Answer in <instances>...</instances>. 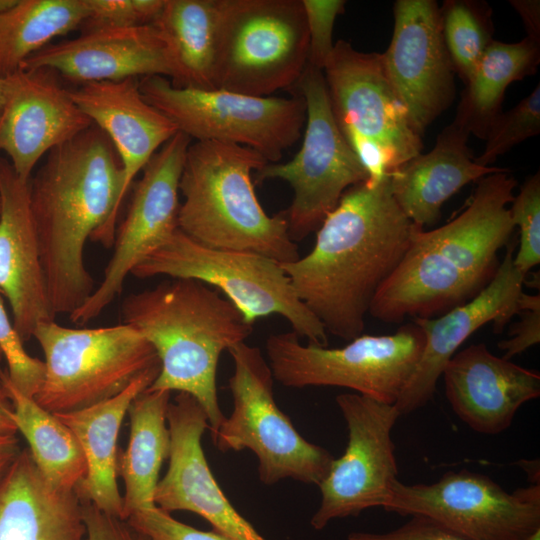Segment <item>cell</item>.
I'll return each instance as SVG.
<instances>
[{
  "label": "cell",
  "mask_w": 540,
  "mask_h": 540,
  "mask_svg": "<svg viewBox=\"0 0 540 540\" xmlns=\"http://www.w3.org/2000/svg\"><path fill=\"white\" fill-rule=\"evenodd\" d=\"M416 226L394 200L388 177L347 189L317 229L312 250L280 263L327 333L360 336L380 286L406 253Z\"/></svg>",
  "instance_id": "6da1fadb"
},
{
  "label": "cell",
  "mask_w": 540,
  "mask_h": 540,
  "mask_svg": "<svg viewBox=\"0 0 540 540\" xmlns=\"http://www.w3.org/2000/svg\"><path fill=\"white\" fill-rule=\"evenodd\" d=\"M123 186L120 159L96 125L53 148L34 178L30 203L54 315L79 308L95 290L88 239L111 248Z\"/></svg>",
  "instance_id": "7a4b0ae2"
},
{
  "label": "cell",
  "mask_w": 540,
  "mask_h": 540,
  "mask_svg": "<svg viewBox=\"0 0 540 540\" xmlns=\"http://www.w3.org/2000/svg\"><path fill=\"white\" fill-rule=\"evenodd\" d=\"M516 185L506 169L487 175L453 220L429 231L416 227L369 313L399 323L407 316H439L475 297L494 276L498 252L515 229L507 205Z\"/></svg>",
  "instance_id": "3957f363"
},
{
  "label": "cell",
  "mask_w": 540,
  "mask_h": 540,
  "mask_svg": "<svg viewBox=\"0 0 540 540\" xmlns=\"http://www.w3.org/2000/svg\"><path fill=\"white\" fill-rule=\"evenodd\" d=\"M121 314L159 359L160 372L147 390L191 395L204 410L210 431L217 430L225 419L216 388L219 358L245 342L253 324L217 289L184 278L128 295Z\"/></svg>",
  "instance_id": "277c9868"
},
{
  "label": "cell",
  "mask_w": 540,
  "mask_h": 540,
  "mask_svg": "<svg viewBox=\"0 0 540 540\" xmlns=\"http://www.w3.org/2000/svg\"><path fill=\"white\" fill-rule=\"evenodd\" d=\"M266 163L248 147L191 142L179 182L178 229L208 247L296 261L298 247L284 214L268 215L255 193L252 172Z\"/></svg>",
  "instance_id": "5b68a950"
},
{
  "label": "cell",
  "mask_w": 540,
  "mask_h": 540,
  "mask_svg": "<svg viewBox=\"0 0 540 540\" xmlns=\"http://www.w3.org/2000/svg\"><path fill=\"white\" fill-rule=\"evenodd\" d=\"M335 122L377 185L421 153L422 136L391 85L381 53H364L338 40L323 69Z\"/></svg>",
  "instance_id": "8992f818"
},
{
  "label": "cell",
  "mask_w": 540,
  "mask_h": 540,
  "mask_svg": "<svg viewBox=\"0 0 540 540\" xmlns=\"http://www.w3.org/2000/svg\"><path fill=\"white\" fill-rule=\"evenodd\" d=\"M131 274L140 279L167 276L201 281L222 292L251 324L280 315L308 344L328 345L321 322L298 298L280 263L269 257L208 247L177 229Z\"/></svg>",
  "instance_id": "52a82bcc"
},
{
  "label": "cell",
  "mask_w": 540,
  "mask_h": 540,
  "mask_svg": "<svg viewBox=\"0 0 540 540\" xmlns=\"http://www.w3.org/2000/svg\"><path fill=\"white\" fill-rule=\"evenodd\" d=\"M33 337L45 357L43 382L33 399L53 414L111 399L160 365L153 346L124 323L70 328L51 320L39 323Z\"/></svg>",
  "instance_id": "ba28073f"
},
{
  "label": "cell",
  "mask_w": 540,
  "mask_h": 540,
  "mask_svg": "<svg viewBox=\"0 0 540 540\" xmlns=\"http://www.w3.org/2000/svg\"><path fill=\"white\" fill-rule=\"evenodd\" d=\"M234 363L229 389L233 411L211 432L220 451L251 450L258 458L259 479L273 485L284 479L318 485L334 456L302 437L275 402L273 374L258 347L245 342L228 350Z\"/></svg>",
  "instance_id": "9c48e42d"
},
{
  "label": "cell",
  "mask_w": 540,
  "mask_h": 540,
  "mask_svg": "<svg viewBox=\"0 0 540 540\" xmlns=\"http://www.w3.org/2000/svg\"><path fill=\"white\" fill-rule=\"evenodd\" d=\"M308 51L302 0H221L216 89L269 97L297 84Z\"/></svg>",
  "instance_id": "30bf717a"
},
{
  "label": "cell",
  "mask_w": 540,
  "mask_h": 540,
  "mask_svg": "<svg viewBox=\"0 0 540 540\" xmlns=\"http://www.w3.org/2000/svg\"><path fill=\"white\" fill-rule=\"evenodd\" d=\"M424 346L415 324L389 335H363L341 348L303 345L292 332L266 340L273 377L291 388L333 386L395 404L414 372Z\"/></svg>",
  "instance_id": "8fae6325"
},
{
  "label": "cell",
  "mask_w": 540,
  "mask_h": 540,
  "mask_svg": "<svg viewBox=\"0 0 540 540\" xmlns=\"http://www.w3.org/2000/svg\"><path fill=\"white\" fill-rule=\"evenodd\" d=\"M144 99L195 141L251 148L275 163L300 137L306 121L301 95L256 97L222 89L174 86L162 76L139 79Z\"/></svg>",
  "instance_id": "7c38bea8"
},
{
  "label": "cell",
  "mask_w": 540,
  "mask_h": 540,
  "mask_svg": "<svg viewBox=\"0 0 540 540\" xmlns=\"http://www.w3.org/2000/svg\"><path fill=\"white\" fill-rule=\"evenodd\" d=\"M295 86L306 104L301 149L288 162L266 163L256 175L258 182L281 179L291 186L293 199L283 214L294 242L317 230L347 189L368 179L335 122L323 71L307 64Z\"/></svg>",
  "instance_id": "4fadbf2b"
},
{
  "label": "cell",
  "mask_w": 540,
  "mask_h": 540,
  "mask_svg": "<svg viewBox=\"0 0 540 540\" xmlns=\"http://www.w3.org/2000/svg\"><path fill=\"white\" fill-rule=\"evenodd\" d=\"M382 508L429 518L464 540H532L540 532L539 484L509 493L466 469L448 471L432 484L398 479Z\"/></svg>",
  "instance_id": "5bb4252c"
},
{
  "label": "cell",
  "mask_w": 540,
  "mask_h": 540,
  "mask_svg": "<svg viewBox=\"0 0 540 540\" xmlns=\"http://www.w3.org/2000/svg\"><path fill=\"white\" fill-rule=\"evenodd\" d=\"M336 403L347 425L348 443L319 484L321 502L310 521L315 530L332 520L383 507L398 480L392 440L401 416L396 406L354 392L339 394Z\"/></svg>",
  "instance_id": "9a60e30c"
},
{
  "label": "cell",
  "mask_w": 540,
  "mask_h": 540,
  "mask_svg": "<svg viewBox=\"0 0 540 540\" xmlns=\"http://www.w3.org/2000/svg\"><path fill=\"white\" fill-rule=\"evenodd\" d=\"M191 139L177 132L149 160L117 226L113 254L90 297L70 315L73 323L95 319L123 289L133 269L178 229L179 182Z\"/></svg>",
  "instance_id": "2e32d148"
},
{
  "label": "cell",
  "mask_w": 540,
  "mask_h": 540,
  "mask_svg": "<svg viewBox=\"0 0 540 540\" xmlns=\"http://www.w3.org/2000/svg\"><path fill=\"white\" fill-rule=\"evenodd\" d=\"M394 28L382 55L386 75L415 130L426 128L453 102L454 68L434 0H397Z\"/></svg>",
  "instance_id": "e0dca14e"
},
{
  "label": "cell",
  "mask_w": 540,
  "mask_h": 540,
  "mask_svg": "<svg viewBox=\"0 0 540 540\" xmlns=\"http://www.w3.org/2000/svg\"><path fill=\"white\" fill-rule=\"evenodd\" d=\"M167 425L169 466L156 486L155 505L167 513H195L233 540H265L233 507L212 474L201 444L209 422L196 399L178 393L169 403Z\"/></svg>",
  "instance_id": "ac0fdd59"
},
{
  "label": "cell",
  "mask_w": 540,
  "mask_h": 540,
  "mask_svg": "<svg viewBox=\"0 0 540 540\" xmlns=\"http://www.w3.org/2000/svg\"><path fill=\"white\" fill-rule=\"evenodd\" d=\"M514 246L490 282L471 300L432 318H414L424 335L418 364L394 404L400 415L425 406L433 397L442 372L458 348L480 327L493 322L501 331L522 307L526 277L513 266Z\"/></svg>",
  "instance_id": "d6986e66"
},
{
  "label": "cell",
  "mask_w": 540,
  "mask_h": 540,
  "mask_svg": "<svg viewBox=\"0 0 540 540\" xmlns=\"http://www.w3.org/2000/svg\"><path fill=\"white\" fill-rule=\"evenodd\" d=\"M47 68L20 70L10 76L0 113V151L24 180L43 156L92 125L70 90Z\"/></svg>",
  "instance_id": "ffe728a7"
},
{
  "label": "cell",
  "mask_w": 540,
  "mask_h": 540,
  "mask_svg": "<svg viewBox=\"0 0 540 540\" xmlns=\"http://www.w3.org/2000/svg\"><path fill=\"white\" fill-rule=\"evenodd\" d=\"M47 68L85 84L162 76L176 79L166 42L154 25L81 32L30 56L21 70Z\"/></svg>",
  "instance_id": "44dd1931"
},
{
  "label": "cell",
  "mask_w": 540,
  "mask_h": 540,
  "mask_svg": "<svg viewBox=\"0 0 540 540\" xmlns=\"http://www.w3.org/2000/svg\"><path fill=\"white\" fill-rule=\"evenodd\" d=\"M0 292L23 342L37 325L54 320L30 203V180L0 158Z\"/></svg>",
  "instance_id": "7402d4cb"
},
{
  "label": "cell",
  "mask_w": 540,
  "mask_h": 540,
  "mask_svg": "<svg viewBox=\"0 0 540 540\" xmlns=\"http://www.w3.org/2000/svg\"><path fill=\"white\" fill-rule=\"evenodd\" d=\"M442 376L455 414L475 432L496 435L518 409L540 396V374L494 355L483 343L456 352Z\"/></svg>",
  "instance_id": "603a6c76"
},
{
  "label": "cell",
  "mask_w": 540,
  "mask_h": 540,
  "mask_svg": "<svg viewBox=\"0 0 540 540\" xmlns=\"http://www.w3.org/2000/svg\"><path fill=\"white\" fill-rule=\"evenodd\" d=\"M70 94L92 124L106 134L120 159L122 206L137 174L179 131L144 99L139 78L85 83L70 90Z\"/></svg>",
  "instance_id": "cb8c5ba5"
},
{
  "label": "cell",
  "mask_w": 540,
  "mask_h": 540,
  "mask_svg": "<svg viewBox=\"0 0 540 540\" xmlns=\"http://www.w3.org/2000/svg\"><path fill=\"white\" fill-rule=\"evenodd\" d=\"M469 135L452 122L438 135L431 151L388 175L394 200L416 227L435 224L443 204L468 183L504 169L476 163L467 145Z\"/></svg>",
  "instance_id": "d4e9b609"
},
{
  "label": "cell",
  "mask_w": 540,
  "mask_h": 540,
  "mask_svg": "<svg viewBox=\"0 0 540 540\" xmlns=\"http://www.w3.org/2000/svg\"><path fill=\"white\" fill-rule=\"evenodd\" d=\"M0 540H86L76 492L52 487L28 448L0 479Z\"/></svg>",
  "instance_id": "484cf974"
},
{
  "label": "cell",
  "mask_w": 540,
  "mask_h": 540,
  "mask_svg": "<svg viewBox=\"0 0 540 540\" xmlns=\"http://www.w3.org/2000/svg\"><path fill=\"white\" fill-rule=\"evenodd\" d=\"M160 365L138 376L115 397L85 409L56 413L76 436L87 464V472L75 489L81 502L94 504L103 512L123 518V496L117 483L118 435L132 401L157 378Z\"/></svg>",
  "instance_id": "4316f807"
},
{
  "label": "cell",
  "mask_w": 540,
  "mask_h": 540,
  "mask_svg": "<svg viewBox=\"0 0 540 540\" xmlns=\"http://www.w3.org/2000/svg\"><path fill=\"white\" fill-rule=\"evenodd\" d=\"M171 392L144 390L130 404L129 441L119 450L117 472L123 478V518L141 508H151L163 462L170 454L167 411Z\"/></svg>",
  "instance_id": "83f0119b"
},
{
  "label": "cell",
  "mask_w": 540,
  "mask_h": 540,
  "mask_svg": "<svg viewBox=\"0 0 540 540\" xmlns=\"http://www.w3.org/2000/svg\"><path fill=\"white\" fill-rule=\"evenodd\" d=\"M221 0H165L153 25L176 69V87L215 90Z\"/></svg>",
  "instance_id": "f1b7e54d"
},
{
  "label": "cell",
  "mask_w": 540,
  "mask_h": 540,
  "mask_svg": "<svg viewBox=\"0 0 540 540\" xmlns=\"http://www.w3.org/2000/svg\"><path fill=\"white\" fill-rule=\"evenodd\" d=\"M540 62V43L525 37L519 42L494 40L469 80L453 120L458 126L481 139L502 113L507 87L534 74Z\"/></svg>",
  "instance_id": "f546056e"
},
{
  "label": "cell",
  "mask_w": 540,
  "mask_h": 540,
  "mask_svg": "<svg viewBox=\"0 0 540 540\" xmlns=\"http://www.w3.org/2000/svg\"><path fill=\"white\" fill-rule=\"evenodd\" d=\"M0 381L12 403L17 432L28 442L31 456L44 479L58 490L75 491L87 472L76 436L55 414L21 393L6 371L0 370Z\"/></svg>",
  "instance_id": "4dcf8cb0"
},
{
  "label": "cell",
  "mask_w": 540,
  "mask_h": 540,
  "mask_svg": "<svg viewBox=\"0 0 540 540\" xmlns=\"http://www.w3.org/2000/svg\"><path fill=\"white\" fill-rule=\"evenodd\" d=\"M86 14L84 0H16L0 12V77L20 71L52 39L80 29Z\"/></svg>",
  "instance_id": "1f68e13d"
},
{
  "label": "cell",
  "mask_w": 540,
  "mask_h": 540,
  "mask_svg": "<svg viewBox=\"0 0 540 540\" xmlns=\"http://www.w3.org/2000/svg\"><path fill=\"white\" fill-rule=\"evenodd\" d=\"M439 13L454 72L466 83L495 40L492 9L483 1L446 0Z\"/></svg>",
  "instance_id": "d6a6232c"
},
{
  "label": "cell",
  "mask_w": 540,
  "mask_h": 540,
  "mask_svg": "<svg viewBox=\"0 0 540 540\" xmlns=\"http://www.w3.org/2000/svg\"><path fill=\"white\" fill-rule=\"evenodd\" d=\"M540 132V86L516 106L501 113L490 126L482 154L474 161L482 166L491 164L515 145Z\"/></svg>",
  "instance_id": "836d02e7"
},
{
  "label": "cell",
  "mask_w": 540,
  "mask_h": 540,
  "mask_svg": "<svg viewBox=\"0 0 540 540\" xmlns=\"http://www.w3.org/2000/svg\"><path fill=\"white\" fill-rule=\"evenodd\" d=\"M509 208L514 228L520 234L514 268L523 276L540 263V174L530 176Z\"/></svg>",
  "instance_id": "e575fe53"
},
{
  "label": "cell",
  "mask_w": 540,
  "mask_h": 540,
  "mask_svg": "<svg viewBox=\"0 0 540 540\" xmlns=\"http://www.w3.org/2000/svg\"><path fill=\"white\" fill-rule=\"evenodd\" d=\"M84 1L87 14L81 32L153 25L165 3V0Z\"/></svg>",
  "instance_id": "d590c367"
},
{
  "label": "cell",
  "mask_w": 540,
  "mask_h": 540,
  "mask_svg": "<svg viewBox=\"0 0 540 540\" xmlns=\"http://www.w3.org/2000/svg\"><path fill=\"white\" fill-rule=\"evenodd\" d=\"M23 343L0 296V351L7 364V376L21 393L34 398L42 385L45 365L29 355Z\"/></svg>",
  "instance_id": "8d00e7d4"
},
{
  "label": "cell",
  "mask_w": 540,
  "mask_h": 540,
  "mask_svg": "<svg viewBox=\"0 0 540 540\" xmlns=\"http://www.w3.org/2000/svg\"><path fill=\"white\" fill-rule=\"evenodd\" d=\"M343 0H302L309 39L308 64L323 71L334 43V24L342 14Z\"/></svg>",
  "instance_id": "74e56055"
},
{
  "label": "cell",
  "mask_w": 540,
  "mask_h": 540,
  "mask_svg": "<svg viewBox=\"0 0 540 540\" xmlns=\"http://www.w3.org/2000/svg\"><path fill=\"white\" fill-rule=\"evenodd\" d=\"M126 521L151 540H233L214 530L202 531L182 523L157 506L138 509Z\"/></svg>",
  "instance_id": "f35d334b"
},
{
  "label": "cell",
  "mask_w": 540,
  "mask_h": 540,
  "mask_svg": "<svg viewBox=\"0 0 540 540\" xmlns=\"http://www.w3.org/2000/svg\"><path fill=\"white\" fill-rule=\"evenodd\" d=\"M519 315L520 321L514 324L511 338L498 344L505 351L503 358L508 360L540 342V295L524 293Z\"/></svg>",
  "instance_id": "ab89813d"
},
{
  "label": "cell",
  "mask_w": 540,
  "mask_h": 540,
  "mask_svg": "<svg viewBox=\"0 0 540 540\" xmlns=\"http://www.w3.org/2000/svg\"><path fill=\"white\" fill-rule=\"evenodd\" d=\"M348 540H464L449 529L423 516H411L400 527L384 533L352 532Z\"/></svg>",
  "instance_id": "60d3db41"
},
{
  "label": "cell",
  "mask_w": 540,
  "mask_h": 540,
  "mask_svg": "<svg viewBox=\"0 0 540 540\" xmlns=\"http://www.w3.org/2000/svg\"><path fill=\"white\" fill-rule=\"evenodd\" d=\"M86 540H151L126 520L107 514L89 502H81Z\"/></svg>",
  "instance_id": "b9f144b4"
},
{
  "label": "cell",
  "mask_w": 540,
  "mask_h": 540,
  "mask_svg": "<svg viewBox=\"0 0 540 540\" xmlns=\"http://www.w3.org/2000/svg\"><path fill=\"white\" fill-rule=\"evenodd\" d=\"M512 7L520 15L527 31L528 38L540 43V1L512 0Z\"/></svg>",
  "instance_id": "7bdbcfd3"
},
{
  "label": "cell",
  "mask_w": 540,
  "mask_h": 540,
  "mask_svg": "<svg viewBox=\"0 0 540 540\" xmlns=\"http://www.w3.org/2000/svg\"><path fill=\"white\" fill-rule=\"evenodd\" d=\"M21 450L17 432H0V479Z\"/></svg>",
  "instance_id": "ee69618b"
},
{
  "label": "cell",
  "mask_w": 540,
  "mask_h": 540,
  "mask_svg": "<svg viewBox=\"0 0 540 540\" xmlns=\"http://www.w3.org/2000/svg\"><path fill=\"white\" fill-rule=\"evenodd\" d=\"M12 415V403L0 381V432H17Z\"/></svg>",
  "instance_id": "f6af8a7d"
},
{
  "label": "cell",
  "mask_w": 540,
  "mask_h": 540,
  "mask_svg": "<svg viewBox=\"0 0 540 540\" xmlns=\"http://www.w3.org/2000/svg\"><path fill=\"white\" fill-rule=\"evenodd\" d=\"M9 86V79L8 77L2 78L0 77V113L2 111L3 105L5 103V99L7 96Z\"/></svg>",
  "instance_id": "bcb514c9"
},
{
  "label": "cell",
  "mask_w": 540,
  "mask_h": 540,
  "mask_svg": "<svg viewBox=\"0 0 540 540\" xmlns=\"http://www.w3.org/2000/svg\"><path fill=\"white\" fill-rule=\"evenodd\" d=\"M3 359L4 358H3L2 352L0 351V365H1L2 361H3ZM0 370H2L1 367H0Z\"/></svg>",
  "instance_id": "7dc6e473"
},
{
  "label": "cell",
  "mask_w": 540,
  "mask_h": 540,
  "mask_svg": "<svg viewBox=\"0 0 540 540\" xmlns=\"http://www.w3.org/2000/svg\"><path fill=\"white\" fill-rule=\"evenodd\" d=\"M0 210H1V205H0Z\"/></svg>",
  "instance_id": "c3c4849f"
}]
</instances>
